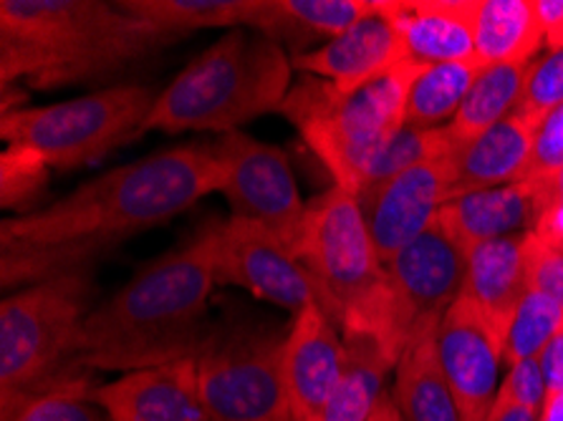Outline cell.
Returning a JSON list of instances; mask_svg holds the SVG:
<instances>
[{
  "label": "cell",
  "instance_id": "obj_41",
  "mask_svg": "<svg viewBox=\"0 0 563 421\" xmlns=\"http://www.w3.org/2000/svg\"><path fill=\"white\" fill-rule=\"evenodd\" d=\"M369 421H407V419L402 417V411H399L395 399H391V394L384 391L377 401V407L372 411Z\"/></svg>",
  "mask_w": 563,
  "mask_h": 421
},
{
  "label": "cell",
  "instance_id": "obj_33",
  "mask_svg": "<svg viewBox=\"0 0 563 421\" xmlns=\"http://www.w3.org/2000/svg\"><path fill=\"white\" fill-rule=\"evenodd\" d=\"M563 171V104L551 111L543 122L536 126L533 154L528 165V182L543 185L556 179Z\"/></svg>",
  "mask_w": 563,
  "mask_h": 421
},
{
  "label": "cell",
  "instance_id": "obj_23",
  "mask_svg": "<svg viewBox=\"0 0 563 421\" xmlns=\"http://www.w3.org/2000/svg\"><path fill=\"white\" fill-rule=\"evenodd\" d=\"M473 36L483 66L531 64L545 41L536 0H477Z\"/></svg>",
  "mask_w": 563,
  "mask_h": 421
},
{
  "label": "cell",
  "instance_id": "obj_40",
  "mask_svg": "<svg viewBox=\"0 0 563 421\" xmlns=\"http://www.w3.org/2000/svg\"><path fill=\"white\" fill-rule=\"evenodd\" d=\"M485 421H539V414L518 407V403H508L503 399H496V407H493L490 417Z\"/></svg>",
  "mask_w": 563,
  "mask_h": 421
},
{
  "label": "cell",
  "instance_id": "obj_20",
  "mask_svg": "<svg viewBox=\"0 0 563 421\" xmlns=\"http://www.w3.org/2000/svg\"><path fill=\"white\" fill-rule=\"evenodd\" d=\"M412 62L432 66L475 58L477 0H384Z\"/></svg>",
  "mask_w": 563,
  "mask_h": 421
},
{
  "label": "cell",
  "instance_id": "obj_3",
  "mask_svg": "<svg viewBox=\"0 0 563 421\" xmlns=\"http://www.w3.org/2000/svg\"><path fill=\"white\" fill-rule=\"evenodd\" d=\"M180 38L101 0H3L0 81L41 89L114 71Z\"/></svg>",
  "mask_w": 563,
  "mask_h": 421
},
{
  "label": "cell",
  "instance_id": "obj_5",
  "mask_svg": "<svg viewBox=\"0 0 563 421\" xmlns=\"http://www.w3.org/2000/svg\"><path fill=\"white\" fill-rule=\"evenodd\" d=\"M422 71L424 64L407 58L354 91L309 79L288 91L278 111L301 132L334 185L360 197L374 159L407 126L409 91Z\"/></svg>",
  "mask_w": 563,
  "mask_h": 421
},
{
  "label": "cell",
  "instance_id": "obj_28",
  "mask_svg": "<svg viewBox=\"0 0 563 421\" xmlns=\"http://www.w3.org/2000/svg\"><path fill=\"white\" fill-rule=\"evenodd\" d=\"M563 329V308L541 290H528L518 306L506 341V364L514 366L526 358H541L549 343Z\"/></svg>",
  "mask_w": 563,
  "mask_h": 421
},
{
  "label": "cell",
  "instance_id": "obj_26",
  "mask_svg": "<svg viewBox=\"0 0 563 421\" xmlns=\"http://www.w3.org/2000/svg\"><path fill=\"white\" fill-rule=\"evenodd\" d=\"M344 374L316 421H369L384 394V379L395 372L391 361L377 343L362 336H349Z\"/></svg>",
  "mask_w": 563,
  "mask_h": 421
},
{
  "label": "cell",
  "instance_id": "obj_24",
  "mask_svg": "<svg viewBox=\"0 0 563 421\" xmlns=\"http://www.w3.org/2000/svg\"><path fill=\"white\" fill-rule=\"evenodd\" d=\"M533 64H498L483 66L471 91L457 109V114L448 124V132L457 144H465L500 124L503 119L516 114L520 97L526 91L528 74Z\"/></svg>",
  "mask_w": 563,
  "mask_h": 421
},
{
  "label": "cell",
  "instance_id": "obj_10",
  "mask_svg": "<svg viewBox=\"0 0 563 421\" xmlns=\"http://www.w3.org/2000/svg\"><path fill=\"white\" fill-rule=\"evenodd\" d=\"M384 346L399 361L407 341L422 325L440 323L460 298L467 270V253L448 237L438 222L412 245L384 265Z\"/></svg>",
  "mask_w": 563,
  "mask_h": 421
},
{
  "label": "cell",
  "instance_id": "obj_4",
  "mask_svg": "<svg viewBox=\"0 0 563 421\" xmlns=\"http://www.w3.org/2000/svg\"><path fill=\"white\" fill-rule=\"evenodd\" d=\"M291 91V62L278 41L258 31H230L187 64L159 91L144 132L230 134Z\"/></svg>",
  "mask_w": 563,
  "mask_h": 421
},
{
  "label": "cell",
  "instance_id": "obj_43",
  "mask_svg": "<svg viewBox=\"0 0 563 421\" xmlns=\"http://www.w3.org/2000/svg\"><path fill=\"white\" fill-rule=\"evenodd\" d=\"M284 421H296V419H294V417H286V419H284Z\"/></svg>",
  "mask_w": 563,
  "mask_h": 421
},
{
  "label": "cell",
  "instance_id": "obj_2",
  "mask_svg": "<svg viewBox=\"0 0 563 421\" xmlns=\"http://www.w3.org/2000/svg\"><path fill=\"white\" fill-rule=\"evenodd\" d=\"M216 257L218 225H212L136 270L84 321L76 366L130 374L198 356L208 341L200 323L218 282Z\"/></svg>",
  "mask_w": 563,
  "mask_h": 421
},
{
  "label": "cell",
  "instance_id": "obj_39",
  "mask_svg": "<svg viewBox=\"0 0 563 421\" xmlns=\"http://www.w3.org/2000/svg\"><path fill=\"white\" fill-rule=\"evenodd\" d=\"M536 190H539V218H541V212H561L563 214V171L556 179H551V182L536 185Z\"/></svg>",
  "mask_w": 563,
  "mask_h": 421
},
{
  "label": "cell",
  "instance_id": "obj_42",
  "mask_svg": "<svg viewBox=\"0 0 563 421\" xmlns=\"http://www.w3.org/2000/svg\"><path fill=\"white\" fill-rule=\"evenodd\" d=\"M539 421H563V391L545 394V403Z\"/></svg>",
  "mask_w": 563,
  "mask_h": 421
},
{
  "label": "cell",
  "instance_id": "obj_13",
  "mask_svg": "<svg viewBox=\"0 0 563 421\" xmlns=\"http://www.w3.org/2000/svg\"><path fill=\"white\" fill-rule=\"evenodd\" d=\"M455 152L409 167L360 195L366 225L387 265L428 230L455 195Z\"/></svg>",
  "mask_w": 563,
  "mask_h": 421
},
{
  "label": "cell",
  "instance_id": "obj_7",
  "mask_svg": "<svg viewBox=\"0 0 563 421\" xmlns=\"http://www.w3.org/2000/svg\"><path fill=\"white\" fill-rule=\"evenodd\" d=\"M294 251L319 286L323 313L341 333L379 300L387 268L356 195L334 185L313 197L306 204Z\"/></svg>",
  "mask_w": 563,
  "mask_h": 421
},
{
  "label": "cell",
  "instance_id": "obj_15",
  "mask_svg": "<svg viewBox=\"0 0 563 421\" xmlns=\"http://www.w3.org/2000/svg\"><path fill=\"white\" fill-rule=\"evenodd\" d=\"M87 397L109 421H210L195 356L91 386Z\"/></svg>",
  "mask_w": 563,
  "mask_h": 421
},
{
  "label": "cell",
  "instance_id": "obj_11",
  "mask_svg": "<svg viewBox=\"0 0 563 421\" xmlns=\"http://www.w3.org/2000/svg\"><path fill=\"white\" fill-rule=\"evenodd\" d=\"M212 149L223 162V195L233 208V218L258 222L294 247L306 204L298 197L286 152L245 132L220 134Z\"/></svg>",
  "mask_w": 563,
  "mask_h": 421
},
{
  "label": "cell",
  "instance_id": "obj_31",
  "mask_svg": "<svg viewBox=\"0 0 563 421\" xmlns=\"http://www.w3.org/2000/svg\"><path fill=\"white\" fill-rule=\"evenodd\" d=\"M563 104V46L551 48L541 62H533L526 91L516 109L518 117L539 126L553 109Z\"/></svg>",
  "mask_w": 563,
  "mask_h": 421
},
{
  "label": "cell",
  "instance_id": "obj_27",
  "mask_svg": "<svg viewBox=\"0 0 563 421\" xmlns=\"http://www.w3.org/2000/svg\"><path fill=\"white\" fill-rule=\"evenodd\" d=\"M481 71L483 64L477 58L424 66L409 91L407 126L438 129L440 122H452Z\"/></svg>",
  "mask_w": 563,
  "mask_h": 421
},
{
  "label": "cell",
  "instance_id": "obj_37",
  "mask_svg": "<svg viewBox=\"0 0 563 421\" xmlns=\"http://www.w3.org/2000/svg\"><path fill=\"white\" fill-rule=\"evenodd\" d=\"M543 376H545V394L563 391V329L559 336L549 343V348L541 356Z\"/></svg>",
  "mask_w": 563,
  "mask_h": 421
},
{
  "label": "cell",
  "instance_id": "obj_18",
  "mask_svg": "<svg viewBox=\"0 0 563 421\" xmlns=\"http://www.w3.org/2000/svg\"><path fill=\"white\" fill-rule=\"evenodd\" d=\"M536 220H539V190L528 179L460 195L434 218L452 243L465 253L490 240L526 235L536 228Z\"/></svg>",
  "mask_w": 563,
  "mask_h": 421
},
{
  "label": "cell",
  "instance_id": "obj_19",
  "mask_svg": "<svg viewBox=\"0 0 563 421\" xmlns=\"http://www.w3.org/2000/svg\"><path fill=\"white\" fill-rule=\"evenodd\" d=\"M526 235L490 240V243L477 245L467 253V270L460 298H465L488 321L503 343L508 341L518 306L531 290L528 286Z\"/></svg>",
  "mask_w": 563,
  "mask_h": 421
},
{
  "label": "cell",
  "instance_id": "obj_36",
  "mask_svg": "<svg viewBox=\"0 0 563 421\" xmlns=\"http://www.w3.org/2000/svg\"><path fill=\"white\" fill-rule=\"evenodd\" d=\"M539 8V19L543 25L545 43L551 48L563 46V0H536Z\"/></svg>",
  "mask_w": 563,
  "mask_h": 421
},
{
  "label": "cell",
  "instance_id": "obj_21",
  "mask_svg": "<svg viewBox=\"0 0 563 421\" xmlns=\"http://www.w3.org/2000/svg\"><path fill=\"white\" fill-rule=\"evenodd\" d=\"M536 126L510 114L475 140L460 144L455 154V195L493 190L520 182L528 175Z\"/></svg>",
  "mask_w": 563,
  "mask_h": 421
},
{
  "label": "cell",
  "instance_id": "obj_34",
  "mask_svg": "<svg viewBox=\"0 0 563 421\" xmlns=\"http://www.w3.org/2000/svg\"><path fill=\"white\" fill-rule=\"evenodd\" d=\"M498 399L518 403V407L533 411V414H539L541 419L545 403V376L541 358H526L518 361L514 366H508L506 379L500 381Z\"/></svg>",
  "mask_w": 563,
  "mask_h": 421
},
{
  "label": "cell",
  "instance_id": "obj_29",
  "mask_svg": "<svg viewBox=\"0 0 563 421\" xmlns=\"http://www.w3.org/2000/svg\"><path fill=\"white\" fill-rule=\"evenodd\" d=\"M87 391L79 379H64L11 403L0 421H109Z\"/></svg>",
  "mask_w": 563,
  "mask_h": 421
},
{
  "label": "cell",
  "instance_id": "obj_22",
  "mask_svg": "<svg viewBox=\"0 0 563 421\" xmlns=\"http://www.w3.org/2000/svg\"><path fill=\"white\" fill-rule=\"evenodd\" d=\"M440 323H428L407 341L395 366L391 399L407 421H463L438 351Z\"/></svg>",
  "mask_w": 563,
  "mask_h": 421
},
{
  "label": "cell",
  "instance_id": "obj_38",
  "mask_svg": "<svg viewBox=\"0 0 563 421\" xmlns=\"http://www.w3.org/2000/svg\"><path fill=\"white\" fill-rule=\"evenodd\" d=\"M531 235L541 240L543 245L553 247V251L563 255V214L561 212H541L539 222L531 230Z\"/></svg>",
  "mask_w": 563,
  "mask_h": 421
},
{
  "label": "cell",
  "instance_id": "obj_9",
  "mask_svg": "<svg viewBox=\"0 0 563 421\" xmlns=\"http://www.w3.org/2000/svg\"><path fill=\"white\" fill-rule=\"evenodd\" d=\"M286 336L233 331L205 341L198 376L210 421H284L291 417L284 376Z\"/></svg>",
  "mask_w": 563,
  "mask_h": 421
},
{
  "label": "cell",
  "instance_id": "obj_16",
  "mask_svg": "<svg viewBox=\"0 0 563 421\" xmlns=\"http://www.w3.org/2000/svg\"><path fill=\"white\" fill-rule=\"evenodd\" d=\"M346 343L319 306L296 315L284 343L288 407L296 421H316L344 374Z\"/></svg>",
  "mask_w": 563,
  "mask_h": 421
},
{
  "label": "cell",
  "instance_id": "obj_8",
  "mask_svg": "<svg viewBox=\"0 0 563 421\" xmlns=\"http://www.w3.org/2000/svg\"><path fill=\"white\" fill-rule=\"evenodd\" d=\"M157 97L150 86H117L62 104L13 109L0 119V134L8 147L36 152L51 169H74L144 132Z\"/></svg>",
  "mask_w": 563,
  "mask_h": 421
},
{
  "label": "cell",
  "instance_id": "obj_30",
  "mask_svg": "<svg viewBox=\"0 0 563 421\" xmlns=\"http://www.w3.org/2000/svg\"><path fill=\"white\" fill-rule=\"evenodd\" d=\"M457 147L460 144L452 140L448 126H438V129L405 126V129H399V132L389 140L387 147L379 152V157L374 159L369 177H366L364 190L366 187H374V185L384 182V179L399 175V171L420 165V162H428L434 157H442V154L455 152Z\"/></svg>",
  "mask_w": 563,
  "mask_h": 421
},
{
  "label": "cell",
  "instance_id": "obj_32",
  "mask_svg": "<svg viewBox=\"0 0 563 421\" xmlns=\"http://www.w3.org/2000/svg\"><path fill=\"white\" fill-rule=\"evenodd\" d=\"M48 165L36 152L8 147L0 157V202L5 210H19L31 202L48 179Z\"/></svg>",
  "mask_w": 563,
  "mask_h": 421
},
{
  "label": "cell",
  "instance_id": "obj_14",
  "mask_svg": "<svg viewBox=\"0 0 563 421\" xmlns=\"http://www.w3.org/2000/svg\"><path fill=\"white\" fill-rule=\"evenodd\" d=\"M438 351L460 417L463 421L488 419L500 391L498 379L500 364L506 361V343L465 298H457L442 315Z\"/></svg>",
  "mask_w": 563,
  "mask_h": 421
},
{
  "label": "cell",
  "instance_id": "obj_6",
  "mask_svg": "<svg viewBox=\"0 0 563 421\" xmlns=\"http://www.w3.org/2000/svg\"><path fill=\"white\" fill-rule=\"evenodd\" d=\"M87 270L58 275L15 290L0 306V409L64 381L76 366L81 329L91 308Z\"/></svg>",
  "mask_w": 563,
  "mask_h": 421
},
{
  "label": "cell",
  "instance_id": "obj_25",
  "mask_svg": "<svg viewBox=\"0 0 563 421\" xmlns=\"http://www.w3.org/2000/svg\"><path fill=\"white\" fill-rule=\"evenodd\" d=\"M117 5L162 33L183 38L200 29L251 31L261 0H122Z\"/></svg>",
  "mask_w": 563,
  "mask_h": 421
},
{
  "label": "cell",
  "instance_id": "obj_1",
  "mask_svg": "<svg viewBox=\"0 0 563 421\" xmlns=\"http://www.w3.org/2000/svg\"><path fill=\"white\" fill-rule=\"evenodd\" d=\"M225 169L212 147L187 144L132 165L117 167L44 210L3 220L0 245L64 247L81 257L109 251L190 210L212 192H223Z\"/></svg>",
  "mask_w": 563,
  "mask_h": 421
},
{
  "label": "cell",
  "instance_id": "obj_35",
  "mask_svg": "<svg viewBox=\"0 0 563 421\" xmlns=\"http://www.w3.org/2000/svg\"><path fill=\"white\" fill-rule=\"evenodd\" d=\"M526 263H528V286L531 290L551 296L563 308V255L553 247L543 245L539 237L526 235Z\"/></svg>",
  "mask_w": 563,
  "mask_h": 421
},
{
  "label": "cell",
  "instance_id": "obj_12",
  "mask_svg": "<svg viewBox=\"0 0 563 421\" xmlns=\"http://www.w3.org/2000/svg\"><path fill=\"white\" fill-rule=\"evenodd\" d=\"M216 273L220 282L241 286L296 315L311 306L321 308L319 286L301 257L284 237L258 222L241 218L218 222Z\"/></svg>",
  "mask_w": 563,
  "mask_h": 421
},
{
  "label": "cell",
  "instance_id": "obj_17",
  "mask_svg": "<svg viewBox=\"0 0 563 421\" xmlns=\"http://www.w3.org/2000/svg\"><path fill=\"white\" fill-rule=\"evenodd\" d=\"M407 58L402 33L387 13V3L377 0V11L341 33L339 38H331L327 46L296 54L291 64L334 84L341 91H354Z\"/></svg>",
  "mask_w": 563,
  "mask_h": 421
}]
</instances>
